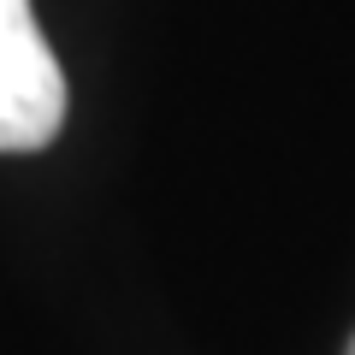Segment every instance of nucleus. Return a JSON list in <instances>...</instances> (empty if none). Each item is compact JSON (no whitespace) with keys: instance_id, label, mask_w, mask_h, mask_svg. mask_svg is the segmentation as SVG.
I'll return each instance as SVG.
<instances>
[{"instance_id":"f257e3e1","label":"nucleus","mask_w":355,"mask_h":355,"mask_svg":"<svg viewBox=\"0 0 355 355\" xmlns=\"http://www.w3.org/2000/svg\"><path fill=\"white\" fill-rule=\"evenodd\" d=\"M65 125V71L30 0H0V154H36Z\"/></svg>"},{"instance_id":"f03ea898","label":"nucleus","mask_w":355,"mask_h":355,"mask_svg":"<svg viewBox=\"0 0 355 355\" xmlns=\"http://www.w3.org/2000/svg\"><path fill=\"white\" fill-rule=\"evenodd\" d=\"M349 355H355V343H349Z\"/></svg>"}]
</instances>
